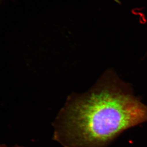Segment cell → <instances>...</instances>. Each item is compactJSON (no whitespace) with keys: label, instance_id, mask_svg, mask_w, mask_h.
I'll return each instance as SVG.
<instances>
[{"label":"cell","instance_id":"3","mask_svg":"<svg viewBox=\"0 0 147 147\" xmlns=\"http://www.w3.org/2000/svg\"><path fill=\"white\" fill-rule=\"evenodd\" d=\"M2 1H3V0H0V4H1Z\"/></svg>","mask_w":147,"mask_h":147},{"label":"cell","instance_id":"1","mask_svg":"<svg viewBox=\"0 0 147 147\" xmlns=\"http://www.w3.org/2000/svg\"><path fill=\"white\" fill-rule=\"evenodd\" d=\"M146 122L147 105L109 70L87 92L68 96L53 123V138L64 147H108Z\"/></svg>","mask_w":147,"mask_h":147},{"label":"cell","instance_id":"2","mask_svg":"<svg viewBox=\"0 0 147 147\" xmlns=\"http://www.w3.org/2000/svg\"><path fill=\"white\" fill-rule=\"evenodd\" d=\"M0 147H7V146H6L4 144H0ZM14 147H22V146H15Z\"/></svg>","mask_w":147,"mask_h":147}]
</instances>
